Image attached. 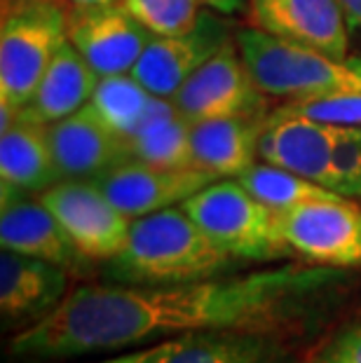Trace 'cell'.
I'll return each mask as SVG.
<instances>
[{
    "label": "cell",
    "instance_id": "cb8c5ba5",
    "mask_svg": "<svg viewBox=\"0 0 361 363\" xmlns=\"http://www.w3.org/2000/svg\"><path fill=\"white\" fill-rule=\"evenodd\" d=\"M152 35H174L195 26L202 0H122Z\"/></svg>",
    "mask_w": 361,
    "mask_h": 363
},
{
    "label": "cell",
    "instance_id": "7a4b0ae2",
    "mask_svg": "<svg viewBox=\"0 0 361 363\" xmlns=\"http://www.w3.org/2000/svg\"><path fill=\"white\" fill-rule=\"evenodd\" d=\"M237 265L183 206H172L134 218L125 246L104 260L101 274L109 284L160 286L211 279Z\"/></svg>",
    "mask_w": 361,
    "mask_h": 363
},
{
    "label": "cell",
    "instance_id": "d4e9b609",
    "mask_svg": "<svg viewBox=\"0 0 361 363\" xmlns=\"http://www.w3.org/2000/svg\"><path fill=\"white\" fill-rule=\"evenodd\" d=\"M333 167L338 192L343 197H361V125H343L333 152Z\"/></svg>",
    "mask_w": 361,
    "mask_h": 363
},
{
    "label": "cell",
    "instance_id": "44dd1931",
    "mask_svg": "<svg viewBox=\"0 0 361 363\" xmlns=\"http://www.w3.org/2000/svg\"><path fill=\"white\" fill-rule=\"evenodd\" d=\"M193 122L176 111L172 99H155L143 125L127 138L129 155L157 167H195Z\"/></svg>",
    "mask_w": 361,
    "mask_h": 363
},
{
    "label": "cell",
    "instance_id": "ac0fdd59",
    "mask_svg": "<svg viewBox=\"0 0 361 363\" xmlns=\"http://www.w3.org/2000/svg\"><path fill=\"white\" fill-rule=\"evenodd\" d=\"M59 181L48 125L19 111L17 120L0 131V183L40 195Z\"/></svg>",
    "mask_w": 361,
    "mask_h": 363
},
{
    "label": "cell",
    "instance_id": "7c38bea8",
    "mask_svg": "<svg viewBox=\"0 0 361 363\" xmlns=\"http://www.w3.org/2000/svg\"><path fill=\"white\" fill-rule=\"evenodd\" d=\"M233 40L226 21L202 12L195 26L174 35H152L132 75L152 96L174 99L190 75Z\"/></svg>",
    "mask_w": 361,
    "mask_h": 363
},
{
    "label": "cell",
    "instance_id": "ffe728a7",
    "mask_svg": "<svg viewBox=\"0 0 361 363\" xmlns=\"http://www.w3.org/2000/svg\"><path fill=\"white\" fill-rule=\"evenodd\" d=\"M263 118H216L193 122L190 143L197 169L237 179L256 162Z\"/></svg>",
    "mask_w": 361,
    "mask_h": 363
},
{
    "label": "cell",
    "instance_id": "3957f363",
    "mask_svg": "<svg viewBox=\"0 0 361 363\" xmlns=\"http://www.w3.org/2000/svg\"><path fill=\"white\" fill-rule=\"evenodd\" d=\"M242 59L265 96L314 101L361 94V61L274 38L260 28L235 35Z\"/></svg>",
    "mask_w": 361,
    "mask_h": 363
},
{
    "label": "cell",
    "instance_id": "4fadbf2b",
    "mask_svg": "<svg viewBox=\"0 0 361 363\" xmlns=\"http://www.w3.org/2000/svg\"><path fill=\"white\" fill-rule=\"evenodd\" d=\"M213 181H218L216 174L197 167H157L134 157L94 179L111 202L132 220L181 206Z\"/></svg>",
    "mask_w": 361,
    "mask_h": 363
},
{
    "label": "cell",
    "instance_id": "2e32d148",
    "mask_svg": "<svg viewBox=\"0 0 361 363\" xmlns=\"http://www.w3.org/2000/svg\"><path fill=\"white\" fill-rule=\"evenodd\" d=\"M253 26L282 40L348 57V14L340 0H249Z\"/></svg>",
    "mask_w": 361,
    "mask_h": 363
},
{
    "label": "cell",
    "instance_id": "52a82bcc",
    "mask_svg": "<svg viewBox=\"0 0 361 363\" xmlns=\"http://www.w3.org/2000/svg\"><path fill=\"white\" fill-rule=\"evenodd\" d=\"M174 106L190 122L216 118H263L265 94L253 80L247 61L230 40L190 75L174 94Z\"/></svg>",
    "mask_w": 361,
    "mask_h": 363
},
{
    "label": "cell",
    "instance_id": "83f0119b",
    "mask_svg": "<svg viewBox=\"0 0 361 363\" xmlns=\"http://www.w3.org/2000/svg\"><path fill=\"white\" fill-rule=\"evenodd\" d=\"M165 352H167V340L165 342L141 347V350H136V352L122 354V357H113V359H104L96 363H160L165 357Z\"/></svg>",
    "mask_w": 361,
    "mask_h": 363
},
{
    "label": "cell",
    "instance_id": "4316f807",
    "mask_svg": "<svg viewBox=\"0 0 361 363\" xmlns=\"http://www.w3.org/2000/svg\"><path fill=\"white\" fill-rule=\"evenodd\" d=\"M310 363H361V321L335 330L312 354Z\"/></svg>",
    "mask_w": 361,
    "mask_h": 363
},
{
    "label": "cell",
    "instance_id": "f546056e",
    "mask_svg": "<svg viewBox=\"0 0 361 363\" xmlns=\"http://www.w3.org/2000/svg\"><path fill=\"white\" fill-rule=\"evenodd\" d=\"M345 14H348L350 26L361 30V0H340Z\"/></svg>",
    "mask_w": 361,
    "mask_h": 363
},
{
    "label": "cell",
    "instance_id": "484cf974",
    "mask_svg": "<svg viewBox=\"0 0 361 363\" xmlns=\"http://www.w3.org/2000/svg\"><path fill=\"white\" fill-rule=\"evenodd\" d=\"M291 106L310 118L335 122V125H361V94L314 99V101H291Z\"/></svg>",
    "mask_w": 361,
    "mask_h": 363
},
{
    "label": "cell",
    "instance_id": "7402d4cb",
    "mask_svg": "<svg viewBox=\"0 0 361 363\" xmlns=\"http://www.w3.org/2000/svg\"><path fill=\"white\" fill-rule=\"evenodd\" d=\"M244 188H247L258 202L270 206L272 211L284 213L291 208L314 202V199L333 197L338 192L326 190L324 185L305 179L301 174H294L289 169H282L270 162H253V164L237 176Z\"/></svg>",
    "mask_w": 361,
    "mask_h": 363
},
{
    "label": "cell",
    "instance_id": "d6986e66",
    "mask_svg": "<svg viewBox=\"0 0 361 363\" xmlns=\"http://www.w3.org/2000/svg\"><path fill=\"white\" fill-rule=\"evenodd\" d=\"M96 84V71L73 48V43L66 40L38 82L30 101L21 111L43 125H55L87 106Z\"/></svg>",
    "mask_w": 361,
    "mask_h": 363
},
{
    "label": "cell",
    "instance_id": "5b68a950",
    "mask_svg": "<svg viewBox=\"0 0 361 363\" xmlns=\"http://www.w3.org/2000/svg\"><path fill=\"white\" fill-rule=\"evenodd\" d=\"M68 40V12L57 0H12L0 24V104L24 108Z\"/></svg>",
    "mask_w": 361,
    "mask_h": 363
},
{
    "label": "cell",
    "instance_id": "6da1fadb",
    "mask_svg": "<svg viewBox=\"0 0 361 363\" xmlns=\"http://www.w3.org/2000/svg\"><path fill=\"white\" fill-rule=\"evenodd\" d=\"M345 284V269L310 262L183 284H80L43 321L17 330L7 352L19 361L45 363L202 330L265 328L307 335Z\"/></svg>",
    "mask_w": 361,
    "mask_h": 363
},
{
    "label": "cell",
    "instance_id": "277c9868",
    "mask_svg": "<svg viewBox=\"0 0 361 363\" xmlns=\"http://www.w3.org/2000/svg\"><path fill=\"white\" fill-rule=\"evenodd\" d=\"M190 218L240 262L294 256L284 242L279 213L258 202L237 179H218L181 204Z\"/></svg>",
    "mask_w": 361,
    "mask_h": 363
},
{
    "label": "cell",
    "instance_id": "8fae6325",
    "mask_svg": "<svg viewBox=\"0 0 361 363\" xmlns=\"http://www.w3.org/2000/svg\"><path fill=\"white\" fill-rule=\"evenodd\" d=\"M68 40L99 78L132 73L152 33L122 3L68 7Z\"/></svg>",
    "mask_w": 361,
    "mask_h": 363
},
{
    "label": "cell",
    "instance_id": "ba28073f",
    "mask_svg": "<svg viewBox=\"0 0 361 363\" xmlns=\"http://www.w3.org/2000/svg\"><path fill=\"white\" fill-rule=\"evenodd\" d=\"M340 131L343 125L310 118L289 104L277 113L265 115L258 138V157L338 192L333 152Z\"/></svg>",
    "mask_w": 361,
    "mask_h": 363
},
{
    "label": "cell",
    "instance_id": "9c48e42d",
    "mask_svg": "<svg viewBox=\"0 0 361 363\" xmlns=\"http://www.w3.org/2000/svg\"><path fill=\"white\" fill-rule=\"evenodd\" d=\"M38 197L57 216L75 246L94 262L113 258L125 246L132 218L94 181L61 179Z\"/></svg>",
    "mask_w": 361,
    "mask_h": 363
},
{
    "label": "cell",
    "instance_id": "e0dca14e",
    "mask_svg": "<svg viewBox=\"0 0 361 363\" xmlns=\"http://www.w3.org/2000/svg\"><path fill=\"white\" fill-rule=\"evenodd\" d=\"M61 179L94 181L132 160L127 138L118 134L89 104L78 113L48 125Z\"/></svg>",
    "mask_w": 361,
    "mask_h": 363
},
{
    "label": "cell",
    "instance_id": "4dcf8cb0",
    "mask_svg": "<svg viewBox=\"0 0 361 363\" xmlns=\"http://www.w3.org/2000/svg\"><path fill=\"white\" fill-rule=\"evenodd\" d=\"M68 7H101V5H115L122 3V0H61Z\"/></svg>",
    "mask_w": 361,
    "mask_h": 363
},
{
    "label": "cell",
    "instance_id": "8992f818",
    "mask_svg": "<svg viewBox=\"0 0 361 363\" xmlns=\"http://www.w3.org/2000/svg\"><path fill=\"white\" fill-rule=\"evenodd\" d=\"M284 242L310 265L361 267V206L333 195L279 213Z\"/></svg>",
    "mask_w": 361,
    "mask_h": 363
},
{
    "label": "cell",
    "instance_id": "9a60e30c",
    "mask_svg": "<svg viewBox=\"0 0 361 363\" xmlns=\"http://www.w3.org/2000/svg\"><path fill=\"white\" fill-rule=\"evenodd\" d=\"M71 272L24 253H0V314L5 328L24 330L43 321L71 293Z\"/></svg>",
    "mask_w": 361,
    "mask_h": 363
},
{
    "label": "cell",
    "instance_id": "603a6c76",
    "mask_svg": "<svg viewBox=\"0 0 361 363\" xmlns=\"http://www.w3.org/2000/svg\"><path fill=\"white\" fill-rule=\"evenodd\" d=\"M157 96H152L132 73L109 75L99 78V84L91 94L89 106L109 122V125L129 138L148 118L152 104Z\"/></svg>",
    "mask_w": 361,
    "mask_h": 363
},
{
    "label": "cell",
    "instance_id": "30bf717a",
    "mask_svg": "<svg viewBox=\"0 0 361 363\" xmlns=\"http://www.w3.org/2000/svg\"><path fill=\"white\" fill-rule=\"evenodd\" d=\"M0 244L5 251L24 253L68 269L75 277L91 272V258L75 246L59 218L43 204L40 197L0 183Z\"/></svg>",
    "mask_w": 361,
    "mask_h": 363
},
{
    "label": "cell",
    "instance_id": "5bb4252c",
    "mask_svg": "<svg viewBox=\"0 0 361 363\" xmlns=\"http://www.w3.org/2000/svg\"><path fill=\"white\" fill-rule=\"evenodd\" d=\"M305 333L265 328H223L167 340L160 363H301Z\"/></svg>",
    "mask_w": 361,
    "mask_h": 363
},
{
    "label": "cell",
    "instance_id": "f1b7e54d",
    "mask_svg": "<svg viewBox=\"0 0 361 363\" xmlns=\"http://www.w3.org/2000/svg\"><path fill=\"white\" fill-rule=\"evenodd\" d=\"M202 3L221 14H235L237 10H242L244 0H202Z\"/></svg>",
    "mask_w": 361,
    "mask_h": 363
}]
</instances>
